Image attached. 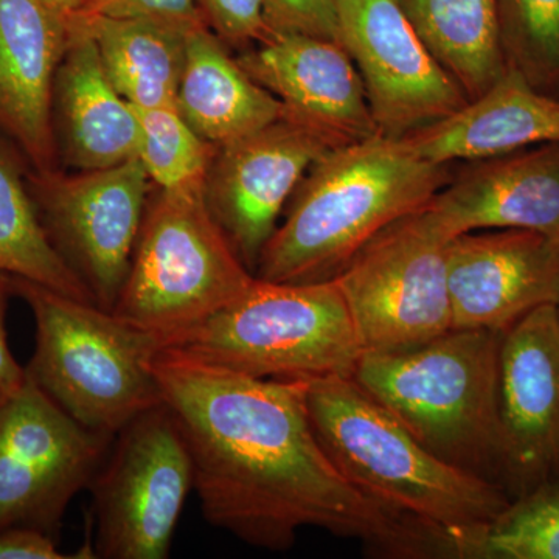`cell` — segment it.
<instances>
[{
  "instance_id": "d4e9b609",
  "label": "cell",
  "mask_w": 559,
  "mask_h": 559,
  "mask_svg": "<svg viewBox=\"0 0 559 559\" xmlns=\"http://www.w3.org/2000/svg\"><path fill=\"white\" fill-rule=\"evenodd\" d=\"M138 159L159 190L204 189L216 145L180 114L178 106L135 109Z\"/></svg>"
},
{
  "instance_id": "8fae6325",
  "label": "cell",
  "mask_w": 559,
  "mask_h": 559,
  "mask_svg": "<svg viewBox=\"0 0 559 559\" xmlns=\"http://www.w3.org/2000/svg\"><path fill=\"white\" fill-rule=\"evenodd\" d=\"M44 229L95 305L114 311L130 272L151 179L139 159L103 170L28 176Z\"/></svg>"
},
{
  "instance_id": "44dd1931",
  "label": "cell",
  "mask_w": 559,
  "mask_h": 559,
  "mask_svg": "<svg viewBox=\"0 0 559 559\" xmlns=\"http://www.w3.org/2000/svg\"><path fill=\"white\" fill-rule=\"evenodd\" d=\"M178 108L191 127L216 146L283 116L282 103L250 79L209 25L187 36Z\"/></svg>"
},
{
  "instance_id": "4dcf8cb0",
  "label": "cell",
  "mask_w": 559,
  "mask_h": 559,
  "mask_svg": "<svg viewBox=\"0 0 559 559\" xmlns=\"http://www.w3.org/2000/svg\"><path fill=\"white\" fill-rule=\"evenodd\" d=\"M58 540L33 528L0 530V559L70 558L58 549Z\"/></svg>"
},
{
  "instance_id": "e0dca14e",
  "label": "cell",
  "mask_w": 559,
  "mask_h": 559,
  "mask_svg": "<svg viewBox=\"0 0 559 559\" xmlns=\"http://www.w3.org/2000/svg\"><path fill=\"white\" fill-rule=\"evenodd\" d=\"M448 238L522 229L559 240V142L468 162L425 205Z\"/></svg>"
},
{
  "instance_id": "7402d4cb",
  "label": "cell",
  "mask_w": 559,
  "mask_h": 559,
  "mask_svg": "<svg viewBox=\"0 0 559 559\" xmlns=\"http://www.w3.org/2000/svg\"><path fill=\"white\" fill-rule=\"evenodd\" d=\"M66 22L90 33L106 75L132 108L178 106L190 32L140 20L70 17Z\"/></svg>"
},
{
  "instance_id": "7c38bea8",
  "label": "cell",
  "mask_w": 559,
  "mask_h": 559,
  "mask_svg": "<svg viewBox=\"0 0 559 559\" xmlns=\"http://www.w3.org/2000/svg\"><path fill=\"white\" fill-rule=\"evenodd\" d=\"M340 40L358 69L381 135L403 139L468 103L401 0H336Z\"/></svg>"
},
{
  "instance_id": "6da1fadb",
  "label": "cell",
  "mask_w": 559,
  "mask_h": 559,
  "mask_svg": "<svg viewBox=\"0 0 559 559\" xmlns=\"http://www.w3.org/2000/svg\"><path fill=\"white\" fill-rule=\"evenodd\" d=\"M151 370L189 444L213 527L274 551L314 527L384 557H450L441 536L369 498L331 462L312 429L308 381L259 380L167 348Z\"/></svg>"
},
{
  "instance_id": "3957f363",
  "label": "cell",
  "mask_w": 559,
  "mask_h": 559,
  "mask_svg": "<svg viewBox=\"0 0 559 559\" xmlns=\"http://www.w3.org/2000/svg\"><path fill=\"white\" fill-rule=\"evenodd\" d=\"M452 165L419 157L404 139L377 135L326 151L289 201L261 252L255 277L278 283L336 278L381 230L426 204Z\"/></svg>"
},
{
  "instance_id": "1f68e13d",
  "label": "cell",
  "mask_w": 559,
  "mask_h": 559,
  "mask_svg": "<svg viewBox=\"0 0 559 559\" xmlns=\"http://www.w3.org/2000/svg\"><path fill=\"white\" fill-rule=\"evenodd\" d=\"M11 294L9 275L0 274V392L13 395L27 382V371L14 359L5 331L7 297Z\"/></svg>"
},
{
  "instance_id": "9c48e42d",
  "label": "cell",
  "mask_w": 559,
  "mask_h": 559,
  "mask_svg": "<svg viewBox=\"0 0 559 559\" xmlns=\"http://www.w3.org/2000/svg\"><path fill=\"white\" fill-rule=\"evenodd\" d=\"M450 241L423 207L371 238L334 278L364 353L404 352L452 330Z\"/></svg>"
},
{
  "instance_id": "ba28073f",
  "label": "cell",
  "mask_w": 559,
  "mask_h": 559,
  "mask_svg": "<svg viewBox=\"0 0 559 559\" xmlns=\"http://www.w3.org/2000/svg\"><path fill=\"white\" fill-rule=\"evenodd\" d=\"M193 488L189 444L162 401L116 433L91 481L95 558L170 557L176 525Z\"/></svg>"
},
{
  "instance_id": "d590c367",
  "label": "cell",
  "mask_w": 559,
  "mask_h": 559,
  "mask_svg": "<svg viewBox=\"0 0 559 559\" xmlns=\"http://www.w3.org/2000/svg\"><path fill=\"white\" fill-rule=\"evenodd\" d=\"M557 481H559V471H558V477H557Z\"/></svg>"
},
{
  "instance_id": "5bb4252c",
  "label": "cell",
  "mask_w": 559,
  "mask_h": 559,
  "mask_svg": "<svg viewBox=\"0 0 559 559\" xmlns=\"http://www.w3.org/2000/svg\"><path fill=\"white\" fill-rule=\"evenodd\" d=\"M500 485L511 500L557 480L559 316L536 308L503 331L499 352Z\"/></svg>"
},
{
  "instance_id": "9a60e30c",
  "label": "cell",
  "mask_w": 559,
  "mask_h": 559,
  "mask_svg": "<svg viewBox=\"0 0 559 559\" xmlns=\"http://www.w3.org/2000/svg\"><path fill=\"white\" fill-rule=\"evenodd\" d=\"M452 329L503 333L559 290V240L522 229L459 235L448 246Z\"/></svg>"
},
{
  "instance_id": "7a4b0ae2",
  "label": "cell",
  "mask_w": 559,
  "mask_h": 559,
  "mask_svg": "<svg viewBox=\"0 0 559 559\" xmlns=\"http://www.w3.org/2000/svg\"><path fill=\"white\" fill-rule=\"evenodd\" d=\"M307 403L320 444L356 488L432 530L455 558H480L509 509L506 489L437 457L352 378L308 381Z\"/></svg>"
},
{
  "instance_id": "f1b7e54d",
  "label": "cell",
  "mask_w": 559,
  "mask_h": 559,
  "mask_svg": "<svg viewBox=\"0 0 559 559\" xmlns=\"http://www.w3.org/2000/svg\"><path fill=\"white\" fill-rule=\"evenodd\" d=\"M271 33H300L340 40L336 0H263Z\"/></svg>"
},
{
  "instance_id": "30bf717a",
  "label": "cell",
  "mask_w": 559,
  "mask_h": 559,
  "mask_svg": "<svg viewBox=\"0 0 559 559\" xmlns=\"http://www.w3.org/2000/svg\"><path fill=\"white\" fill-rule=\"evenodd\" d=\"M114 437L84 428L27 377L0 404V530L58 540L69 503L90 489Z\"/></svg>"
},
{
  "instance_id": "f546056e",
  "label": "cell",
  "mask_w": 559,
  "mask_h": 559,
  "mask_svg": "<svg viewBox=\"0 0 559 559\" xmlns=\"http://www.w3.org/2000/svg\"><path fill=\"white\" fill-rule=\"evenodd\" d=\"M200 5L209 27L231 46L259 44L271 35L263 0H200Z\"/></svg>"
},
{
  "instance_id": "4fadbf2b",
  "label": "cell",
  "mask_w": 559,
  "mask_h": 559,
  "mask_svg": "<svg viewBox=\"0 0 559 559\" xmlns=\"http://www.w3.org/2000/svg\"><path fill=\"white\" fill-rule=\"evenodd\" d=\"M333 150L283 114L260 130L216 146L204 197L213 219L255 275L261 252L307 173Z\"/></svg>"
},
{
  "instance_id": "ac0fdd59",
  "label": "cell",
  "mask_w": 559,
  "mask_h": 559,
  "mask_svg": "<svg viewBox=\"0 0 559 559\" xmlns=\"http://www.w3.org/2000/svg\"><path fill=\"white\" fill-rule=\"evenodd\" d=\"M68 24L43 0H0V128L36 171L55 170L53 87Z\"/></svg>"
},
{
  "instance_id": "5b68a950",
  "label": "cell",
  "mask_w": 559,
  "mask_h": 559,
  "mask_svg": "<svg viewBox=\"0 0 559 559\" xmlns=\"http://www.w3.org/2000/svg\"><path fill=\"white\" fill-rule=\"evenodd\" d=\"M11 294L32 310L36 345L27 377L84 428L116 436L162 403L151 359L164 337L114 312L10 277Z\"/></svg>"
},
{
  "instance_id": "277c9868",
  "label": "cell",
  "mask_w": 559,
  "mask_h": 559,
  "mask_svg": "<svg viewBox=\"0 0 559 559\" xmlns=\"http://www.w3.org/2000/svg\"><path fill=\"white\" fill-rule=\"evenodd\" d=\"M500 341L452 329L404 352L364 353L352 380L437 457L500 485Z\"/></svg>"
},
{
  "instance_id": "836d02e7",
  "label": "cell",
  "mask_w": 559,
  "mask_h": 559,
  "mask_svg": "<svg viewBox=\"0 0 559 559\" xmlns=\"http://www.w3.org/2000/svg\"><path fill=\"white\" fill-rule=\"evenodd\" d=\"M555 307H557V311H558V316H559V290H558L557 304H555Z\"/></svg>"
},
{
  "instance_id": "d6a6232c",
  "label": "cell",
  "mask_w": 559,
  "mask_h": 559,
  "mask_svg": "<svg viewBox=\"0 0 559 559\" xmlns=\"http://www.w3.org/2000/svg\"><path fill=\"white\" fill-rule=\"evenodd\" d=\"M43 3L62 20L68 21L69 17L80 13L86 0H43Z\"/></svg>"
},
{
  "instance_id": "83f0119b",
  "label": "cell",
  "mask_w": 559,
  "mask_h": 559,
  "mask_svg": "<svg viewBox=\"0 0 559 559\" xmlns=\"http://www.w3.org/2000/svg\"><path fill=\"white\" fill-rule=\"evenodd\" d=\"M72 17L153 21L187 32L209 25L200 0H86Z\"/></svg>"
},
{
  "instance_id": "d6986e66",
  "label": "cell",
  "mask_w": 559,
  "mask_h": 559,
  "mask_svg": "<svg viewBox=\"0 0 559 559\" xmlns=\"http://www.w3.org/2000/svg\"><path fill=\"white\" fill-rule=\"evenodd\" d=\"M403 139L419 157L440 165L559 142V97L535 90L507 69L479 97Z\"/></svg>"
},
{
  "instance_id": "8992f818",
  "label": "cell",
  "mask_w": 559,
  "mask_h": 559,
  "mask_svg": "<svg viewBox=\"0 0 559 559\" xmlns=\"http://www.w3.org/2000/svg\"><path fill=\"white\" fill-rule=\"evenodd\" d=\"M198 362L259 380L352 378L362 358L336 280L255 282L229 307L168 342Z\"/></svg>"
},
{
  "instance_id": "ffe728a7",
  "label": "cell",
  "mask_w": 559,
  "mask_h": 559,
  "mask_svg": "<svg viewBox=\"0 0 559 559\" xmlns=\"http://www.w3.org/2000/svg\"><path fill=\"white\" fill-rule=\"evenodd\" d=\"M53 108L70 167L103 170L138 159V114L110 83L90 33L72 24L55 79Z\"/></svg>"
},
{
  "instance_id": "e575fe53",
  "label": "cell",
  "mask_w": 559,
  "mask_h": 559,
  "mask_svg": "<svg viewBox=\"0 0 559 559\" xmlns=\"http://www.w3.org/2000/svg\"><path fill=\"white\" fill-rule=\"evenodd\" d=\"M3 399H5V395H3L2 392H0V404H2Z\"/></svg>"
},
{
  "instance_id": "cb8c5ba5",
  "label": "cell",
  "mask_w": 559,
  "mask_h": 559,
  "mask_svg": "<svg viewBox=\"0 0 559 559\" xmlns=\"http://www.w3.org/2000/svg\"><path fill=\"white\" fill-rule=\"evenodd\" d=\"M0 274L31 280L72 297L95 304L44 229L28 182L5 143L0 142Z\"/></svg>"
},
{
  "instance_id": "4316f807",
  "label": "cell",
  "mask_w": 559,
  "mask_h": 559,
  "mask_svg": "<svg viewBox=\"0 0 559 559\" xmlns=\"http://www.w3.org/2000/svg\"><path fill=\"white\" fill-rule=\"evenodd\" d=\"M481 559H559V481L511 500L492 522Z\"/></svg>"
},
{
  "instance_id": "2e32d148",
  "label": "cell",
  "mask_w": 559,
  "mask_h": 559,
  "mask_svg": "<svg viewBox=\"0 0 559 559\" xmlns=\"http://www.w3.org/2000/svg\"><path fill=\"white\" fill-rule=\"evenodd\" d=\"M237 61L282 103L285 116L318 132L331 148L381 135L358 69L337 40L271 33Z\"/></svg>"
},
{
  "instance_id": "603a6c76",
  "label": "cell",
  "mask_w": 559,
  "mask_h": 559,
  "mask_svg": "<svg viewBox=\"0 0 559 559\" xmlns=\"http://www.w3.org/2000/svg\"><path fill=\"white\" fill-rule=\"evenodd\" d=\"M401 5L468 100L507 72L496 0H401Z\"/></svg>"
},
{
  "instance_id": "52a82bcc",
  "label": "cell",
  "mask_w": 559,
  "mask_h": 559,
  "mask_svg": "<svg viewBox=\"0 0 559 559\" xmlns=\"http://www.w3.org/2000/svg\"><path fill=\"white\" fill-rule=\"evenodd\" d=\"M255 282L205 202L204 189L150 198L114 314L168 342L229 307Z\"/></svg>"
},
{
  "instance_id": "484cf974",
  "label": "cell",
  "mask_w": 559,
  "mask_h": 559,
  "mask_svg": "<svg viewBox=\"0 0 559 559\" xmlns=\"http://www.w3.org/2000/svg\"><path fill=\"white\" fill-rule=\"evenodd\" d=\"M507 69L559 97V0H496Z\"/></svg>"
}]
</instances>
